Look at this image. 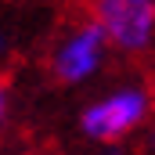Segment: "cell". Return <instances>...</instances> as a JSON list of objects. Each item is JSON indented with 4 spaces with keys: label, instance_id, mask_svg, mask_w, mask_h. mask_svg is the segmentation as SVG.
<instances>
[{
    "label": "cell",
    "instance_id": "obj_7",
    "mask_svg": "<svg viewBox=\"0 0 155 155\" xmlns=\"http://www.w3.org/2000/svg\"><path fill=\"white\" fill-rule=\"evenodd\" d=\"M7 51H11V40H7V33H4V25H0V65L7 61Z\"/></svg>",
    "mask_w": 155,
    "mask_h": 155
},
{
    "label": "cell",
    "instance_id": "obj_4",
    "mask_svg": "<svg viewBox=\"0 0 155 155\" xmlns=\"http://www.w3.org/2000/svg\"><path fill=\"white\" fill-rule=\"evenodd\" d=\"M90 155H137V152H134L126 141H119V144H97Z\"/></svg>",
    "mask_w": 155,
    "mask_h": 155
},
{
    "label": "cell",
    "instance_id": "obj_6",
    "mask_svg": "<svg viewBox=\"0 0 155 155\" xmlns=\"http://www.w3.org/2000/svg\"><path fill=\"white\" fill-rule=\"evenodd\" d=\"M141 155H155V116L144 126V134H141Z\"/></svg>",
    "mask_w": 155,
    "mask_h": 155
},
{
    "label": "cell",
    "instance_id": "obj_1",
    "mask_svg": "<svg viewBox=\"0 0 155 155\" xmlns=\"http://www.w3.org/2000/svg\"><path fill=\"white\" fill-rule=\"evenodd\" d=\"M152 116H155V97L144 83H116L112 90L83 105L76 126L90 144H119V141L144 134Z\"/></svg>",
    "mask_w": 155,
    "mask_h": 155
},
{
    "label": "cell",
    "instance_id": "obj_5",
    "mask_svg": "<svg viewBox=\"0 0 155 155\" xmlns=\"http://www.w3.org/2000/svg\"><path fill=\"white\" fill-rule=\"evenodd\" d=\"M7 119H11V94H7V83L0 79V130L7 126Z\"/></svg>",
    "mask_w": 155,
    "mask_h": 155
},
{
    "label": "cell",
    "instance_id": "obj_3",
    "mask_svg": "<svg viewBox=\"0 0 155 155\" xmlns=\"http://www.w3.org/2000/svg\"><path fill=\"white\" fill-rule=\"evenodd\" d=\"M90 15L101 22L112 51L130 58L155 51V0H94Z\"/></svg>",
    "mask_w": 155,
    "mask_h": 155
},
{
    "label": "cell",
    "instance_id": "obj_2",
    "mask_svg": "<svg viewBox=\"0 0 155 155\" xmlns=\"http://www.w3.org/2000/svg\"><path fill=\"white\" fill-rule=\"evenodd\" d=\"M108 51H112V43L105 36L101 22L94 15L76 18L58 33L51 54H47V69L61 87H83V83H90L105 72Z\"/></svg>",
    "mask_w": 155,
    "mask_h": 155
}]
</instances>
